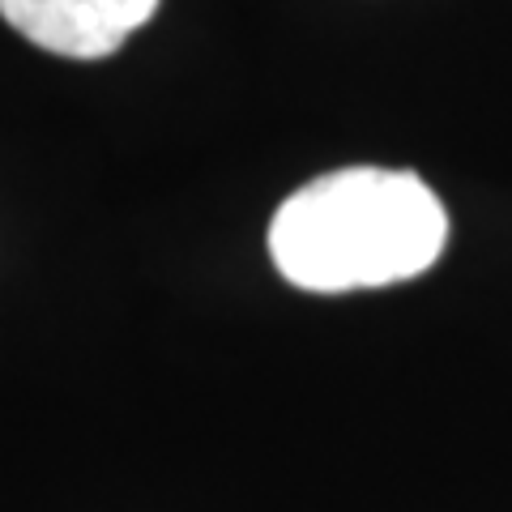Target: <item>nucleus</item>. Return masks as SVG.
Here are the masks:
<instances>
[{"label": "nucleus", "instance_id": "1", "mask_svg": "<svg viewBox=\"0 0 512 512\" xmlns=\"http://www.w3.org/2000/svg\"><path fill=\"white\" fill-rule=\"evenodd\" d=\"M448 244V214L414 171L342 167L295 188L269 222L278 274L316 295L419 278Z\"/></svg>", "mask_w": 512, "mask_h": 512}, {"label": "nucleus", "instance_id": "2", "mask_svg": "<svg viewBox=\"0 0 512 512\" xmlns=\"http://www.w3.org/2000/svg\"><path fill=\"white\" fill-rule=\"evenodd\" d=\"M154 9L158 0H0V18L22 39L69 60L120 52L124 39L154 18Z\"/></svg>", "mask_w": 512, "mask_h": 512}]
</instances>
